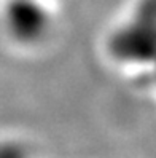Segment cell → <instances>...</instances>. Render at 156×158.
<instances>
[{
    "mask_svg": "<svg viewBox=\"0 0 156 158\" xmlns=\"http://www.w3.org/2000/svg\"><path fill=\"white\" fill-rule=\"evenodd\" d=\"M50 2H54V3H59V5H62L64 0H50Z\"/></svg>",
    "mask_w": 156,
    "mask_h": 158,
    "instance_id": "2",
    "label": "cell"
},
{
    "mask_svg": "<svg viewBox=\"0 0 156 158\" xmlns=\"http://www.w3.org/2000/svg\"><path fill=\"white\" fill-rule=\"evenodd\" d=\"M61 6L50 0H2L5 43L26 56L50 48L59 32Z\"/></svg>",
    "mask_w": 156,
    "mask_h": 158,
    "instance_id": "1",
    "label": "cell"
}]
</instances>
